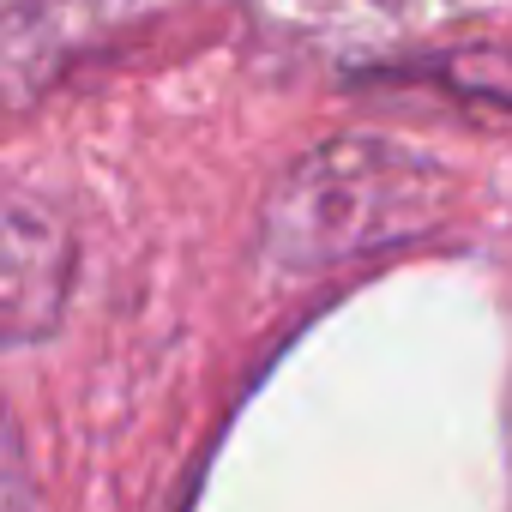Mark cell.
<instances>
[{
  "label": "cell",
  "instance_id": "obj_2",
  "mask_svg": "<svg viewBox=\"0 0 512 512\" xmlns=\"http://www.w3.org/2000/svg\"><path fill=\"white\" fill-rule=\"evenodd\" d=\"M67 266H73V241L55 223V211H43L25 193H13V205H7V332L19 344L31 332L55 326L61 290H67Z\"/></svg>",
  "mask_w": 512,
  "mask_h": 512
},
{
  "label": "cell",
  "instance_id": "obj_3",
  "mask_svg": "<svg viewBox=\"0 0 512 512\" xmlns=\"http://www.w3.org/2000/svg\"><path fill=\"white\" fill-rule=\"evenodd\" d=\"M380 79H428V85H446V91H464L488 109H512V49H452V55H428L422 73H380Z\"/></svg>",
  "mask_w": 512,
  "mask_h": 512
},
{
  "label": "cell",
  "instance_id": "obj_1",
  "mask_svg": "<svg viewBox=\"0 0 512 512\" xmlns=\"http://www.w3.org/2000/svg\"><path fill=\"white\" fill-rule=\"evenodd\" d=\"M452 205L446 163L398 145V139H326L296 157L266 211H260V253L278 272H326L362 253L404 247L428 235Z\"/></svg>",
  "mask_w": 512,
  "mask_h": 512
}]
</instances>
